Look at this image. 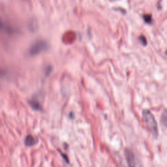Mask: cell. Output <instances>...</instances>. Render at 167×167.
Here are the masks:
<instances>
[{
    "instance_id": "1",
    "label": "cell",
    "mask_w": 167,
    "mask_h": 167,
    "mask_svg": "<svg viewBox=\"0 0 167 167\" xmlns=\"http://www.w3.org/2000/svg\"><path fill=\"white\" fill-rule=\"evenodd\" d=\"M142 117L145 125L152 132L153 136L156 138L158 137V125H157V121L153 114L149 110H144L142 112Z\"/></svg>"
},
{
    "instance_id": "2",
    "label": "cell",
    "mask_w": 167,
    "mask_h": 167,
    "mask_svg": "<svg viewBox=\"0 0 167 167\" xmlns=\"http://www.w3.org/2000/svg\"><path fill=\"white\" fill-rule=\"evenodd\" d=\"M50 48L48 42L43 39H39L35 41L29 49L30 56H37L42 52L48 51Z\"/></svg>"
},
{
    "instance_id": "3",
    "label": "cell",
    "mask_w": 167,
    "mask_h": 167,
    "mask_svg": "<svg viewBox=\"0 0 167 167\" xmlns=\"http://www.w3.org/2000/svg\"><path fill=\"white\" fill-rule=\"evenodd\" d=\"M125 156L127 160L129 167H137V161H136V157L135 154L132 150L130 149H125Z\"/></svg>"
},
{
    "instance_id": "4",
    "label": "cell",
    "mask_w": 167,
    "mask_h": 167,
    "mask_svg": "<svg viewBox=\"0 0 167 167\" xmlns=\"http://www.w3.org/2000/svg\"><path fill=\"white\" fill-rule=\"evenodd\" d=\"M29 104L33 110L35 111H41L42 110V106L39 101L35 99H33L29 101Z\"/></svg>"
},
{
    "instance_id": "5",
    "label": "cell",
    "mask_w": 167,
    "mask_h": 167,
    "mask_svg": "<svg viewBox=\"0 0 167 167\" xmlns=\"http://www.w3.org/2000/svg\"><path fill=\"white\" fill-rule=\"evenodd\" d=\"M24 144L26 146L31 147L37 144V140L33 137L32 135H28L27 137L25 138Z\"/></svg>"
},
{
    "instance_id": "6",
    "label": "cell",
    "mask_w": 167,
    "mask_h": 167,
    "mask_svg": "<svg viewBox=\"0 0 167 167\" xmlns=\"http://www.w3.org/2000/svg\"><path fill=\"white\" fill-rule=\"evenodd\" d=\"M161 122L162 125L167 128V109H164L161 116Z\"/></svg>"
},
{
    "instance_id": "7",
    "label": "cell",
    "mask_w": 167,
    "mask_h": 167,
    "mask_svg": "<svg viewBox=\"0 0 167 167\" xmlns=\"http://www.w3.org/2000/svg\"><path fill=\"white\" fill-rule=\"evenodd\" d=\"M29 28H30V30L32 32H35V31L37 30V22L36 20H32L30 21V24H29Z\"/></svg>"
},
{
    "instance_id": "8",
    "label": "cell",
    "mask_w": 167,
    "mask_h": 167,
    "mask_svg": "<svg viewBox=\"0 0 167 167\" xmlns=\"http://www.w3.org/2000/svg\"><path fill=\"white\" fill-rule=\"evenodd\" d=\"M143 18L145 23L151 24L152 22V16L151 15H145L143 16Z\"/></svg>"
},
{
    "instance_id": "9",
    "label": "cell",
    "mask_w": 167,
    "mask_h": 167,
    "mask_svg": "<svg viewBox=\"0 0 167 167\" xmlns=\"http://www.w3.org/2000/svg\"><path fill=\"white\" fill-rule=\"evenodd\" d=\"M139 40H140V42H142V44L144 45V46H146L147 45V39L144 36H140L139 38Z\"/></svg>"
},
{
    "instance_id": "10",
    "label": "cell",
    "mask_w": 167,
    "mask_h": 167,
    "mask_svg": "<svg viewBox=\"0 0 167 167\" xmlns=\"http://www.w3.org/2000/svg\"><path fill=\"white\" fill-rule=\"evenodd\" d=\"M52 68L51 66H47L46 69H45V73H46V75H48L50 73L52 72Z\"/></svg>"
},
{
    "instance_id": "11",
    "label": "cell",
    "mask_w": 167,
    "mask_h": 167,
    "mask_svg": "<svg viewBox=\"0 0 167 167\" xmlns=\"http://www.w3.org/2000/svg\"><path fill=\"white\" fill-rule=\"evenodd\" d=\"M109 1H118V0H109Z\"/></svg>"
},
{
    "instance_id": "12",
    "label": "cell",
    "mask_w": 167,
    "mask_h": 167,
    "mask_svg": "<svg viewBox=\"0 0 167 167\" xmlns=\"http://www.w3.org/2000/svg\"><path fill=\"white\" fill-rule=\"evenodd\" d=\"M166 55H167V51H166Z\"/></svg>"
}]
</instances>
